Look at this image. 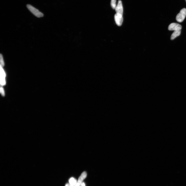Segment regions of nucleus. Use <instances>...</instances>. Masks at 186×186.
<instances>
[{
    "label": "nucleus",
    "instance_id": "obj_1",
    "mask_svg": "<svg viewBox=\"0 0 186 186\" xmlns=\"http://www.w3.org/2000/svg\"><path fill=\"white\" fill-rule=\"evenodd\" d=\"M27 7L29 11L37 17L40 18L44 16V14L42 12H40L39 10L35 8L31 5L28 4L27 5Z\"/></svg>",
    "mask_w": 186,
    "mask_h": 186
},
{
    "label": "nucleus",
    "instance_id": "obj_2",
    "mask_svg": "<svg viewBox=\"0 0 186 186\" xmlns=\"http://www.w3.org/2000/svg\"><path fill=\"white\" fill-rule=\"evenodd\" d=\"M186 16V9L183 8L181 10L180 12L176 17L177 21L179 23L182 22Z\"/></svg>",
    "mask_w": 186,
    "mask_h": 186
},
{
    "label": "nucleus",
    "instance_id": "obj_3",
    "mask_svg": "<svg viewBox=\"0 0 186 186\" xmlns=\"http://www.w3.org/2000/svg\"><path fill=\"white\" fill-rule=\"evenodd\" d=\"M182 28V26L180 25L175 23H173L169 25L168 29L169 30L177 31L181 30Z\"/></svg>",
    "mask_w": 186,
    "mask_h": 186
},
{
    "label": "nucleus",
    "instance_id": "obj_4",
    "mask_svg": "<svg viewBox=\"0 0 186 186\" xmlns=\"http://www.w3.org/2000/svg\"><path fill=\"white\" fill-rule=\"evenodd\" d=\"M114 19L116 24L118 26H121L123 21V15L116 13L114 15Z\"/></svg>",
    "mask_w": 186,
    "mask_h": 186
},
{
    "label": "nucleus",
    "instance_id": "obj_5",
    "mask_svg": "<svg viewBox=\"0 0 186 186\" xmlns=\"http://www.w3.org/2000/svg\"><path fill=\"white\" fill-rule=\"evenodd\" d=\"M116 13L123 15V8L121 1L119 0L118 3L115 9Z\"/></svg>",
    "mask_w": 186,
    "mask_h": 186
},
{
    "label": "nucleus",
    "instance_id": "obj_6",
    "mask_svg": "<svg viewBox=\"0 0 186 186\" xmlns=\"http://www.w3.org/2000/svg\"><path fill=\"white\" fill-rule=\"evenodd\" d=\"M0 74H1V84L2 86L5 84L6 82L5 81V77L6 74L3 68V67L0 66Z\"/></svg>",
    "mask_w": 186,
    "mask_h": 186
},
{
    "label": "nucleus",
    "instance_id": "obj_7",
    "mask_svg": "<svg viewBox=\"0 0 186 186\" xmlns=\"http://www.w3.org/2000/svg\"><path fill=\"white\" fill-rule=\"evenodd\" d=\"M87 176V174L86 172H83L80 175L78 181L77 182L81 184V183L83 182L84 180L85 179V178Z\"/></svg>",
    "mask_w": 186,
    "mask_h": 186
},
{
    "label": "nucleus",
    "instance_id": "obj_8",
    "mask_svg": "<svg viewBox=\"0 0 186 186\" xmlns=\"http://www.w3.org/2000/svg\"><path fill=\"white\" fill-rule=\"evenodd\" d=\"M181 33V30H177V31H175L172 34L171 37V40H174L176 38L180 35Z\"/></svg>",
    "mask_w": 186,
    "mask_h": 186
},
{
    "label": "nucleus",
    "instance_id": "obj_9",
    "mask_svg": "<svg viewBox=\"0 0 186 186\" xmlns=\"http://www.w3.org/2000/svg\"><path fill=\"white\" fill-rule=\"evenodd\" d=\"M69 182L70 185L73 186H75L77 183V180L73 177L70 178Z\"/></svg>",
    "mask_w": 186,
    "mask_h": 186
},
{
    "label": "nucleus",
    "instance_id": "obj_10",
    "mask_svg": "<svg viewBox=\"0 0 186 186\" xmlns=\"http://www.w3.org/2000/svg\"><path fill=\"white\" fill-rule=\"evenodd\" d=\"M116 0H111V6L113 9H115L116 7Z\"/></svg>",
    "mask_w": 186,
    "mask_h": 186
},
{
    "label": "nucleus",
    "instance_id": "obj_11",
    "mask_svg": "<svg viewBox=\"0 0 186 186\" xmlns=\"http://www.w3.org/2000/svg\"><path fill=\"white\" fill-rule=\"evenodd\" d=\"M0 66H1L2 67H3L4 66V64L3 57L1 54H0Z\"/></svg>",
    "mask_w": 186,
    "mask_h": 186
},
{
    "label": "nucleus",
    "instance_id": "obj_12",
    "mask_svg": "<svg viewBox=\"0 0 186 186\" xmlns=\"http://www.w3.org/2000/svg\"><path fill=\"white\" fill-rule=\"evenodd\" d=\"M0 91L2 95L3 96H4V91L3 88L2 87H1L0 88Z\"/></svg>",
    "mask_w": 186,
    "mask_h": 186
},
{
    "label": "nucleus",
    "instance_id": "obj_13",
    "mask_svg": "<svg viewBox=\"0 0 186 186\" xmlns=\"http://www.w3.org/2000/svg\"><path fill=\"white\" fill-rule=\"evenodd\" d=\"M81 186H85V183L84 182H82L81 184Z\"/></svg>",
    "mask_w": 186,
    "mask_h": 186
},
{
    "label": "nucleus",
    "instance_id": "obj_14",
    "mask_svg": "<svg viewBox=\"0 0 186 186\" xmlns=\"http://www.w3.org/2000/svg\"><path fill=\"white\" fill-rule=\"evenodd\" d=\"M75 186H81V184L77 182V184Z\"/></svg>",
    "mask_w": 186,
    "mask_h": 186
},
{
    "label": "nucleus",
    "instance_id": "obj_15",
    "mask_svg": "<svg viewBox=\"0 0 186 186\" xmlns=\"http://www.w3.org/2000/svg\"><path fill=\"white\" fill-rule=\"evenodd\" d=\"M65 186H73L71 185L70 184H68V183H67V184H66Z\"/></svg>",
    "mask_w": 186,
    "mask_h": 186
},
{
    "label": "nucleus",
    "instance_id": "obj_16",
    "mask_svg": "<svg viewBox=\"0 0 186 186\" xmlns=\"http://www.w3.org/2000/svg\"><path fill=\"white\" fill-rule=\"evenodd\" d=\"M185 1H186V0H185Z\"/></svg>",
    "mask_w": 186,
    "mask_h": 186
}]
</instances>
